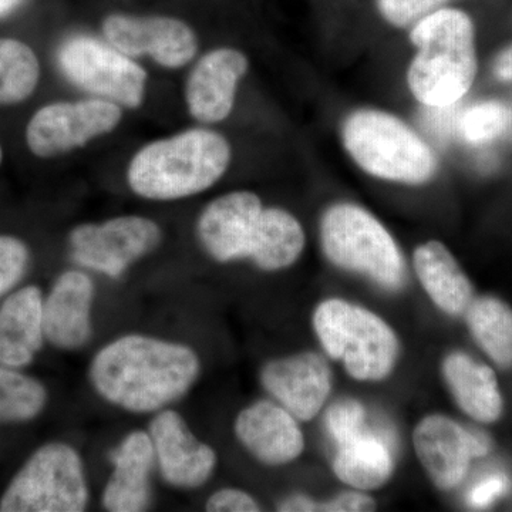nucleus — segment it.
<instances>
[{
  "label": "nucleus",
  "mask_w": 512,
  "mask_h": 512,
  "mask_svg": "<svg viewBox=\"0 0 512 512\" xmlns=\"http://www.w3.org/2000/svg\"><path fill=\"white\" fill-rule=\"evenodd\" d=\"M201 372V357L191 345L133 332L101 346L87 376L103 402L121 412L153 416L184 399Z\"/></svg>",
  "instance_id": "1"
},
{
  "label": "nucleus",
  "mask_w": 512,
  "mask_h": 512,
  "mask_svg": "<svg viewBox=\"0 0 512 512\" xmlns=\"http://www.w3.org/2000/svg\"><path fill=\"white\" fill-rule=\"evenodd\" d=\"M232 163L231 143L208 126L191 127L138 148L127 165L128 188L138 198L174 202L210 190Z\"/></svg>",
  "instance_id": "2"
},
{
  "label": "nucleus",
  "mask_w": 512,
  "mask_h": 512,
  "mask_svg": "<svg viewBox=\"0 0 512 512\" xmlns=\"http://www.w3.org/2000/svg\"><path fill=\"white\" fill-rule=\"evenodd\" d=\"M409 40L416 52L406 83L414 100L429 110L457 106L478 72L473 19L464 10L443 6L410 26Z\"/></svg>",
  "instance_id": "3"
},
{
  "label": "nucleus",
  "mask_w": 512,
  "mask_h": 512,
  "mask_svg": "<svg viewBox=\"0 0 512 512\" xmlns=\"http://www.w3.org/2000/svg\"><path fill=\"white\" fill-rule=\"evenodd\" d=\"M340 140L350 160L377 180L424 185L439 171L433 147L390 111L373 107L350 111L340 126Z\"/></svg>",
  "instance_id": "4"
},
{
  "label": "nucleus",
  "mask_w": 512,
  "mask_h": 512,
  "mask_svg": "<svg viewBox=\"0 0 512 512\" xmlns=\"http://www.w3.org/2000/svg\"><path fill=\"white\" fill-rule=\"evenodd\" d=\"M320 242L333 265L366 275L383 288H402V251L389 229L366 208L352 202L329 207L320 221Z\"/></svg>",
  "instance_id": "5"
},
{
  "label": "nucleus",
  "mask_w": 512,
  "mask_h": 512,
  "mask_svg": "<svg viewBox=\"0 0 512 512\" xmlns=\"http://www.w3.org/2000/svg\"><path fill=\"white\" fill-rule=\"evenodd\" d=\"M313 328L326 353L342 360L353 379L379 382L396 366V333L376 313L362 306L328 299L316 308Z\"/></svg>",
  "instance_id": "6"
},
{
  "label": "nucleus",
  "mask_w": 512,
  "mask_h": 512,
  "mask_svg": "<svg viewBox=\"0 0 512 512\" xmlns=\"http://www.w3.org/2000/svg\"><path fill=\"white\" fill-rule=\"evenodd\" d=\"M90 483L80 451L66 441L36 448L0 497V512H83Z\"/></svg>",
  "instance_id": "7"
},
{
  "label": "nucleus",
  "mask_w": 512,
  "mask_h": 512,
  "mask_svg": "<svg viewBox=\"0 0 512 512\" xmlns=\"http://www.w3.org/2000/svg\"><path fill=\"white\" fill-rule=\"evenodd\" d=\"M57 64L77 89L113 101L124 110H136L146 100V69L106 40L86 35L69 37L57 49Z\"/></svg>",
  "instance_id": "8"
},
{
  "label": "nucleus",
  "mask_w": 512,
  "mask_h": 512,
  "mask_svg": "<svg viewBox=\"0 0 512 512\" xmlns=\"http://www.w3.org/2000/svg\"><path fill=\"white\" fill-rule=\"evenodd\" d=\"M161 225L146 215H117L100 222H82L70 229L73 264L86 271L120 279L163 242Z\"/></svg>",
  "instance_id": "9"
},
{
  "label": "nucleus",
  "mask_w": 512,
  "mask_h": 512,
  "mask_svg": "<svg viewBox=\"0 0 512 512\" xmlns=\"http://www.w3.org/2000/svg\"><path fill=\"white\" fill-rule=\"evenodd\" d=\"M123 111L113 101L92 96L46 104L30 117L26 146L43 160L66 156L116 131Z\"/></svg>",
  "instance_id": "10"
},
{
  "label": "nucleus",
  "mask_w": 512,
  "mask_h": 512,
  "mask_svg": "<svg viewBox=\"0 0 512 512\" xmlns=\"http://www.w3.org/2000/svg\"><path fill=\"white\" fill-rule=\"evenodd\" d=\"M104 40L133 59L147 57L167 70L194 62L200 49L195 30L171 16H133L113 13L101 23Z\"/></svg>",
  "instance_id": "11"
},
{
  "label": "nucleus",
  "mask_w": 512,
  "mask_h": 512,
  "mask_svg": "<svg viewBox=\"0 0 512 512\" xmlns=\"http://www.w3.org/2000/svg\"><path fill=\"white\" fill-rule=\"evenodd\" d=\"M161 480L175 490L204 487L218 466L215 448L202 441L173 407L151 417L147 427Z\"/></svg>",
  "instance_id": "12"
},
{
  "label": "nucleus",
  "mask_w": 512,
  "mask_h": 512,
  "mask_svg": "<svg viewBox=\"0 0 512 512\" xmlns=\"http://www.w3.org/2000/svg\"><path fill=\"white\" fill-rule=\"evenodd\" d=\"M413 444L427 476L443 491L460 485L471 460L487 456L491 450L484 433L464 429L441 414H431L417 424Z\"/></svg>",
  "instance_id": "13"
},
{
  "label": "nucleus",
  "mask_w": 512,
  "mask_h": 512,
  "mask_svg": "<svg viewBox=\"0 0 512 512\" xmlns=\"http://www.w3.org/2000/svg\"><path fill=\"white\" fill-rule=\"evenodd\" d=\"M264 202L254 191L222 194L205 205L195 232L205 254L218 264L249 259Z\"/></svg>",
  "instance_id": "14"
},
{
  "label": "nucleus",
  "mask_w": 512,
  "mask_h": 512,
  "mask_svg": "<svg viewBox=\"0 0 512 512\" xmlns=\"http://www.w3.org/2000/svg\"><path fill=\"white\" fill-rule=\"evenodd\" d=\"M248 72V56L237 47H217L202 55L185 82L188 114L201 126H215L228 120Z\"/></svg>",
  "instance_id": "15"
},
{
  "label": "nucleus",
  "mask_w": 512,
  "mask_h": 512,
  "mask_svg": "<svg viewBox=\"0 0 512 512\" xmlns=\"http://www.w3.org/2000/svg\"><path fill=\"white\" fill-rule=\"evenodd\" d=\"M96 282L92 272L70 268L57 275L43 299L46 342L63 352L89 345L94 335Z\"/></svg>",
  "instance_id": "16"
},
{
  "label": "nucleus",
  "mask_w": 512,
  "mask_h": 512,
  "mask_svg": "<svg viewBox=\"0 0 512 512\" xmlns=\"http://www.w3.org/2000/svg\"><path fill=\"white\" fill-rule=\"evenodd\" d=\"M262 387L276 403L301 421L318 416L332 390V372L315 352L269 360L261 370Z\"/></svg>",
  "instance_id": "17"
},
{
  "label": "nucleus",
  "mask_w": 512,
  "mask_h": 512,
  "mask_svg": "<svg viewBox=\"0 0 512 512\" xmlns=\"http://www.w3.org/2000/svg\"><path fill=\"white\" fill-rule=\"evenodd\" d=\"M110 476L101 493L109 512H143L154 500L153 474L157 470L153 443L146 430L127 433L109 451Z\"/></svg>",
  "instance_id": "18"
},
{
  "label": "nucleus",
  "mask_w": 512,
  "mask_h": 512,
  "mask_svg": "<svg viewBox=\"0 0 512 512\" xmlns=\"http://www.w3.org/2000/svg\"><path fill=\"white\" fill-rule=\"evenodd\" d=\"M235 437L259 463L279 467L301 457L305 437L298 419L275 400H259L237 414Z\"/></svg>",
  "instance_id": "19"
},
{
  "label": "nucleus",
  "mask_w": 512,
  "mask_h": 512,
  "mask_svg": "<svg viewBox=\"0 0 512 512\" xmlns=\"http://www.w3.org/2000/svg\"><path fill=\"white\" fill-rule=\"evenodd\" d=\"M45 293L36 285L13 289L0 301V365L26 369L46 343Z\"/></svg>",
  "instance_id": "20"
},
{
  "label": "nucleus",
  "mask_w": 512,
  "mask_h": 512,
  "mask_svg": "<svg viewBox=\"0 0 512 512\" xmlns=\"http://www.w3.org/2000/svg\"><path fill=\"white\" fill-rule=\"evenodd\" d=\"M414 271L434 305L458 316L473 302V285L450 249L440 241H427L413 254Z\"/></svg>",
  "instance_id": "21"
},
{
  "label": "nucleus",
  "mask_w": 512,
  "mask_h": 512,
  "mask_svg": "<svg viewBox=\"0 0 512 512\" xmlns=\"http://www.w3.org/2000/svg\"><path fill=\"white\" fill-rule=\"evenodd\" d=\"M443 376L460 409L481 423H493L503 413V397L490 367L464 353L454 352L443 362Z\"/></svg>",
  "instance_id": "22"
},
{
  "label": "nucleus",
  "mask_w": 512,
  "mask_h": 512,
  "mask_svg": "<svg viewBox=\"0 0 512 512\" xmlns=\"http://www.w3.org/2000/svg\"><path fill=\"white\" fill-rule=\"evenodd\" d=\"M305 244V229L292 212L265 207L248 261L261 271H284L301 258Z\"/></svg>",
  "instance_id": "23"
},
{
  "label": "nucleus",
  "mask_w": 512,
  "mask_h": 512,
  "mask_svg": "<svg viewBox=\"0 0 512 512\" xmlns=\"http://www.w3.org/2000/svg\"><path fill=\"white\" fill-rule=\"evenodd\" d=\"M393 456L387 440L367 430L355 439L340 444L333 471L343 483L360 491H373L389 481Z\"/></svg>",
  "instance_id": "24"
},
{
  "label": "nucleus",
  "mask_w": 512,
  "mask_h": 512,
  "mask_svg": "<svg viewBox=\"0 0 512 512\" xmlns=\"http://www.w3.org/2000/svg\"><path fill=\"white\" fill-rule=\"evenodd\" d=\"M468 329L495 365L512 367V309L493 296L470 303L466 311Z\"/></svg>",
  "instance_id": "25"
},
{
  "label": "nucleus",
  "mask_w": 512,
  "mask_h": 512,
  "mask_svg": "<svg viewBox=\"0 0 512 512\" xmlns=\"http://www.w3.org/2000/svg\"><path fill=\"white\" fill-rule=\"evenodd\" d=\"M39 57L25 42L0 37V106L28 100L40 82Z\"/></svg>",
  "instance_id": "26"
},
{
  "label": "nucleus",
  "mask_w": 512,
  "mask_h": 512,
  "mask_svg": "<svg viewBox=\"0 0 512 512\" xmlns=\"http://www.w3.org/2000/svg\"><path fill=\"white\" fill-rule=\"evenodd\" d=\"M49 392L36 377L0 365V424L28 423L45 412Z\"/></svg>",
  "instance_id": "27"
},
{
  "label": "nucleus",
  "mask_w": 512,
  "mask_h": 512,
  "mask_svg": "<svg viewBox=\"0 0 512 512\" xmlns=\"http://www.w3.org/2000/svg\"><path fill=\"white\" fill-rule=\"evenodd\" d=\"M511 126V110L498 100H484L471 104L456 117L457 136L470 146L493 143Z\"/></svg>",
  "instance_id": "28"
},
{
  "label": "nucleus",
  "mask_w": 512,
  "mask_h": 512,
  "mask_svg": "<svg viewBox=\"0 0 512 512\" xmlns=\"http://www.w3.org/2000/svg\"><path fill=\"white\" fill-rule=\"evenodd\" d=\"M32 254L23 239L0 234V301L28 274Z\"/></svg>",
  "instance_id": "29"
},
{
  "label": "nucleus",
  "mask_w": 512,
  "mask_h": 512,
  "mask_svg": "<svg viewBox=\"0 0 512 512\" xmlns=\"http://www.w3.org/2000/svg\"><path fill=\"white\" fill-rule=\"evenodd\" d=\"M325 420L330 436L338 446L369 430L365 406L353 399L333 403L326 412Z\"/></svg>",
  "instance_id": "30"
},
{
  "label": "nucleus",
  "mask_w": 512,
  "mask_h": 512,
  "mask_svg": "<svg viewBox=\"0 0 512 512\" xmlns=\"http://www.w3.org/2000/svg\"><path fill=\"white\" fill-rule=\"evenodd\" d=\"M448 0H376V9L384 22L396 29H409L417 20L443 8Z\"/></svg>",
  "instance_id": "31"
},
{
  "label": "nucleus",
  "mask_w": 512,
  "mask_h": 512,
  "mask_svg": "<svg viewBox=\"0 0 512 512\" xmlns=\"http://www.w3.org/2000/svg\"><path fill=\"white\" fill-rule=\"evenodd\" d=\"M261 505L254 495L239 488H221L214 491L205 501V511L208 512H258Z\"/></svg>",
  "instance_id": "32"
},
{
  "label": "nucleus",
  "mask_w": 512,
  "mask_h": 512,
  "mask_svg": "<svg viewBox=\"0 0 512 512\" xmlns=\"http://www.w3.org/2000/svg\"><path fill=\"white\" fill-rule=\"evenodd\" d=\"M376 510V501L362 491H348L328 503H318V511L326 512H367Z\"/></svg>",
  "instance_id": "33"
},
{
  "label": "nucleus",
  "mask_w": 512,
  "mask_h": 512,
  "mask_svg": "<svg viewBox=\"0 0 512 512\" xmlns=\"http://www.w3.org/2000/svg\"><path fill=\"white\" fill-rule=\"evenodd\" d=\"M508 485L510 483H508L507 477L503 476V474L487 477L471 490L468 501H470L473 507H488V505L508 490Z\"/></svg>",
  "instance_id": "34"
},
{
  "label": "nucleus",
  "mask_w": 512,
  "mask_h": 512,
  "mask_svg": "<svg viewBox=\"0 0 512 512\" xmlns=\"http://www.w3.org/2000/svg\"><path fill=\"white\" fill-rule=\"evenodd\" d=\"M278 511L282 512H311L318 511V503L308 495L292 494L278 504Z\"/></svg>",
  "instance_id": "35"
},
{
  "label": "nucleus",
  "mask_w": 512,
  "mask_h": 512,
  "mask_svg": "<svg viewBox=\"0 0 512 512\" xmlns=\"http://www.w3.org/2000/svg\"><path fill=\"white\" fill-rule=\"evenodd\" d=\"M493 73L495 79L500 82H512V45L505 47L495 56Z\"/></svg>",
  "instance_id": "36"
},
{
  "label": "nucleus",
  "mask_w": 512,
  "mask_h": 512,
  "mask_svg": "<svg viewBox=\"0 0 512 512\" xmlns=\"http://www.w3.org/2000/svg\"><path fill=\"white\" fill-rule=\"evenodd\" d=\"M25 0H0V19L8 18Z\"/></svg>",
  "instance_id": "37"
},
{
  "label": "nucleus",
  "mask_w": 512,
  "mask_h": 512,
  "mask_svg": "<svg viewBox=\"0 0 512 512\" xmlns=\"http://www.w3.org/2000/svg\"><path fill=\"white\" fill-rule=\"evenodd\" d=\"M3 163V148L0 146V165Z\"/></svg>",
  "instance_id": "38"
},
{
  "label": "nucleus",
  "mask_w": 512,
  "mask_h": 512,
  "mask_svg": "<svg viewBox=\"0 0 512 512\" xmlns=\"http://www.w3.org/2000/svg\"><path fill=\"white\" fill-rule=\"evenodd\" d=\"M511 126H512V110H511Z\"/></svg>",
  "instance_id": "39"
}]
</instances>
